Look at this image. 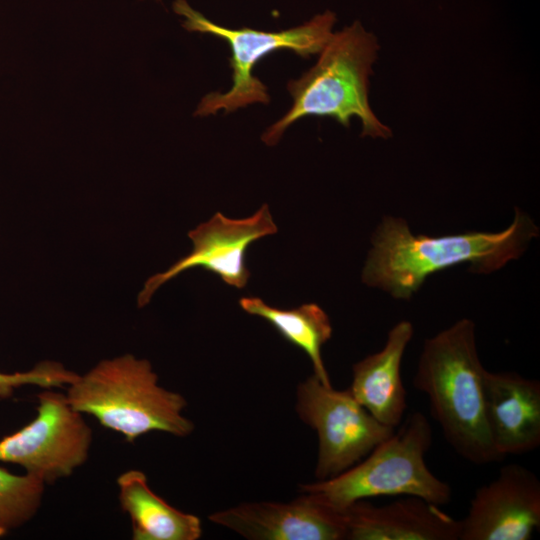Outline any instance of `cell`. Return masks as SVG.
<instances>
[{
    "mask_svg": "<svg viewBox=\"0 0 540 540\" xmlns=\"http://www.w3.org/2000/svg\"><path fill=\"white\" fill-rule=\"evenodd\" d=\"M399 425L365 460L335 477L302 485L300 492L340 511L380 496H416L438 506L448 504L451 486L436 477L425 462L433 438L429 420L421 412H413Z\"/></svg>",
    "mask_w": 540,
    "mask_h": 540,
    "instance_id": "5b68a950",
    "label": "cell"
},
{
    "mask_svg": "<svg viewBox=\"0 0 540 540\" xmlns=\"http://www.w3.org/2000/svg\"><path fill=\"white\" fill-rule=\"evenodd\" d=\"M296 399L299 418L318 437V481L354 466L395 430L376 420L348 389L335 390L314 374L298 385Z\"/></svg>",
    "mask_w": 540,
    "mask_h": 540,
    "instance_id": "52a82bcc",
    "label": "cell"
},
{
    "mask_svg": "<svg viewBox=\"0 0 540 540\" xmlns=\"http://www.w3.org/2000/svg\"><path fill=\"white\" fill-rule=\"evenodd\" d=\"M349 540H459L461 522L420 497L382 506L357 501L344 509Z\"/></svg>",
    "mask_w": 540,
    "mask_h": 540,
    "instance_id": "4fadbf2b",
    "label": "cell"
},
{
    "mask_svg": "<svg viewBox=\"0 0 540 540\" xmlns=\"http://www.w3.org/2000/svg\"><path fill=\"white\" fill-rule=\"evenodd\" d=\"M485 418L492 444L505 458L540 445V382L516 372H485Z\"/></svg>",
    "mask_w": 540,
    "mask_h": 540,
    "instance_id": "7c38bea8",
    "label": "cell"
},
{
    "mask_svg": "<svg viewBox=\"0 0 540 540\" xmlns=\"http://www.w3.org/2000/svg\"><path fill=\"white\" fill-rule=\"evenodd\" d=\"M378 51L377 37L359 21L333 33L315 65L287 83L292 105L265 130L262 141L277 144L289 126L308 116L330 117L345 127L355 117L361 122L362 136L390 138L391 129L369 103V78Z\"/></svg>",
    "mask_w": 540,
    "mask_h": 540,
    "instance_id": "3957f363",
    "label": "cell"
},
{
    "mask_svg": "<svg viewBox=\"0 0 540 540\" xmlns=\"http://www.w3.org/2000/svg\"><path fill=\"white\" fill-rule=\"evenodd\" d=\"M45 483L28 473L17 475L0 466V536L31 520L37 513Z\"/></svg>",
    "mask_w": 540,
    "mask_h": 540,
    "instance_id": "e0dca14e",
    "label": "cell"
},
{
    "mask_svg": "<svg viewBox=\"0 0 540 540\" xmlns=\"http://www.w3.org/2000/svg\"><path fill=\"white\" fill-rule=\"evenodd\" d=\"M413 332V325L407 320L393 326L380 351L353 365L352 382L348 388L376 420L395 429L407 409L401 363Z\"/></svg>",
    "mask_w": 540,
    "mask_h": 540,
    "instance_id": "5bb4252c",
    "label": "cell"
},
{
    "mask_svg": "<svg viewBox=\"0 0 540 540\" xmlns=\"http://www.w3.org/2000/svg\"><path fill=\"white\" fill-rule=\"evenodd\" d=\"M209 520L251 540L347 539L344 510L327 506L306 493L287 503H242L212 513Z\"/></svg>",
    "mask_w": 540,
    "mask_h": 540,
    "instance_id": "8fae6325",
    "label": "cell"
},
{
    "mask_svg": "<svg viewBox=\"0 0 540 540\" xmlns=\"http://www.w3.org/2000/svg\"><path fill=\"white\" fill-rule=\"evenodd\" d=\"M538 233L534 221L519 209L502 231L437 237L414 235L404 219L385 216L372 236L362 281L407 300L430 275L453 266L468 264L481 274L502 268L520 257Z\"/></svg>",
    "mask_w": 540,
    "mask_h": 540,
    "instance_id": "6da1fadb",
    "label": "cell"
},
{
    "mask_svg": "<svg viewBox=\"0 0 540 540\" xmlns=\"http://www.w3.org/2000/svg\"><path fill=\"white\" fill-rule=\"evenodd\" d=\"M459 540H529L540 528V480L528 468L510 463L479 487Z\"/></svg>",
    "mask_w": 540,
    "mask_h": 540,
    "instance_id": "30bf717a",
    "label": "cell"
},
{
    "mask_svg": "<svg viewBox=\"0 0 540 540\" xmlns=\"http://www.w3.org/2000/svg\"><path fill=\"white\" fill-rule=\"evenodd\" d=\"M37 398L36 417L0 440V461L19 465L25 473L50 484L85 463L92 430L66 394L44 388Z\"/></svg>",
    "mask_w": 540,
    "mask_h": 540,
    "instance_id": "ba28073f",
    "label": "cell"
},
{
    "mask_svg": "<svg viewBox=\"0 0 540 540\" xmlns=\"http://www.w3.org/2000/svg\"><path fill=\"white\" fill-rule=\"evenodd\" d=\"M475 325L463 318L425 340L413 386L429 399L430 413L450 446L465 460L485 465L503 457L485 418L484 375Z\"/></svg>",
    "mask_w": 540,
    "mask_h": 540,
    "instance_id": "7a4b0ae2",
    "label": "cell"
},
{
    "mask_svg": "<svg viewBox=\"0 0 540 540\" xmlns=\"http://www.w3.org/2000/svg\"><path fill=\"white\" fill-rule=\"evenodd\" d=\"M174 11L185 17L183 27L192 32L208 33L226 41L231 49L232 85L226 92H211L199 103L195 115L225 113L254 103L268 104L270 96L263 82L254 76L256 64L278 50H291L308 58L319 54L333 34L336 16L331 11L315 15L304 24L278 32L250 29H228L195 11L186 0H176Z\"/></svg>",
    "mask_w": 540,
    "mask_h": 540,
    "instance_id": "8992f818",
    "label": "cell"
},
{
    "mask_svg": "<svg viewBox=\"0 0 540 540\" xmlns=\"http://www.w3.org/2000/svg\"><path fill=\"white\" fill-rule=\"evenodd\" d=\"M78 374L67 370L60 363L44 361L29 371L2 373L0 372V397L12 395L15 388L24 385H36L42 388L62 387L72 383Z\"/></svg>",
    "mask_w": 540,
    "mask_h": 540,
    "instance_id": "ac0fdd59",
    "label": "cell"
},
{
    "mask_svg": "<svg viewBox=\"0 0 540 540\" xmlns=\"http://www.w3.org/2000/svg\"><path fill=\"white\" fill-rule=\"evenodd\" d=\"M66 397L73 409L92 415L128 442L153 431L185 437L194 429L183 414L186 399L161 387L150 362L132 354L102 360L78 375Z\"/></svg>",
    "mask_w": 540,
    "mask_h": 540,
    "instance_id": "277c9868",
    "label": "cell"
},
{
    "mask_svg": "<svg viewBox=\"0 0 540 540\" xmlns=\"http://www.w3.org/2000/svg\"><path fill=\"white\" fill-rule=\"evenodd\" d=\"M239 305L246 313L263 318L289 343L302 349L311 360L314 375L332 386L323 363L322 346L331 338L332 326L326 312L315 303L293 309H280L258 297H243Z\"/></svg>",
    "mask_w": 540,
    "mask_h": 540,
    "instance_id": "2e32d148",
    "label": "cell"
},
{
    "mask_svg": "<svg viewBox=\"0 0 540 540\" xmlns=\"http://www.w3.org/2000/svg\"><path fill=\"white\" fill-rule=\"evenodd\" d=\"M278 231L266 204L250 217L230 219L220 212L188 233L193 250L166 271L151 276L138 296V306L149 303L153 294L180 273L201 267L216 274L223 282L238 289L244 288L250 271L245 265L248 247L265 236Z\"/></svg>",
    "mask_w": 540,
    "mask_h": 540,
    "instance_id": "9c48e42d",
    "label": "cell"
},
{
    "mask_svg": "<svg viewBox=\"0 0 540 540\" xmlns=\"http://www.w3.org/2000/svg\"><path fill=\"white\" fill-rule=\"evenodd\" d=\"M119 501L132 524L134 540H197L202 534L200 519L182 512L155 494L146 475L128 470L117 478Z\"/></svg>",
    "mask_w": 540,
    "mask_h": 540,
    "instance_id": "9a60e30c",
    "label": "cell"
}]
</instances>
